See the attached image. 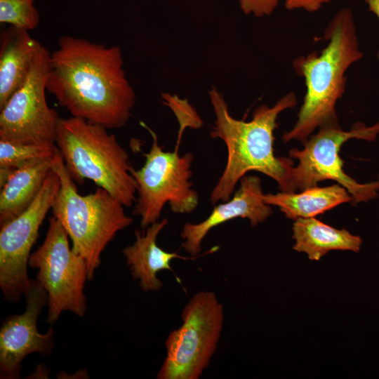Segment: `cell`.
<instances>
[{"label": "cell", "mask_w": 379, "mask_h": 379, "mask_svg": "<svg viewBox=\"0 0 379 379\" xmlns=\"http://www.w3.org/2000/svg\"><path fill=\"white\" fill-rule=\"evenodd\" d=\"M123 65L119 46L62 36L51 53L46 90L72 117L119 128L135 101Z\"/></svg>", "instance_id": "cell-1"}, {"label": "cell", "mask_w": 379, "mask_h": 379, "mask_svg": "<svg viewBox=\"0 0 379 379\" xmlns=\"http://www.w3.org/2000/svg\"><path fill=\"white\" fill-rule=\"evenodd\" d=\"M209 96L215 115L211 135L221 139L227 151L225 168L211 193V204L229 200L237 182L250 171H259L274 179L282 192H295L291 180L294 164L289 158L275 157L273 148L278 116L296 105L294 93L284 95L272 107L259 106L249 121L231 116L222 93L216 88H212Z\"/></svg>", "instance_id": "cell-2"}, {"label": "cell", "mask_w": 379, "mask_h": 379, "mask_svg": "<svg viewBox=\"0 0 379 379\" xmlns=\"http://www.w3.org/2000/svg\"><path fill=\"white\" fill-rule=\"evenodd\" d=\"M323 38L326 46L319 53L300 56L293 62L304 78L306 93L293 128L283 135L286 142H304L317 129L338 125L335 105L345 90L348 69L363 57L352 10L340 8L327 25Z\"/></svg>", "instance_id": "cell-3"}, {"label": "cell", "mask_w": 379, "mask_h": 379, "mask_svg": "<svg viewBox=\"0 0 379 379\" xmlns=\"http://www.w3.org/2000/svg\"><path fill=\"white\" fill-rule=\"evenodd\" d=\"M52 169L60 180L51 205L53 216L66 230L72 251L85 260L88 279L92 281L102 253L119 231L131 225L133 218L125 213L119 200L100 187L88 194H79L58 148Z\"/></svg>", "instance_id": "cell-4"}, {"label": "cell", "mask_w": 379, "mask_h": 379, "mask_svg": "<svg viewBox=\"0 0 379 379\" xmlns=\"http://www.w3.org/2000/svg\"><path fill=\"white\" fill-rule=\"evenodd\" d=\"M107 130L81 118H60L55 145L74 182L91 180L130 207L137 193L133 166L128 152Z\"/></svg>", "instance_id": "cell-5"}, {"label": "cell", "mask_w": 379, "mask_h": 379, "mask_svg": "<svg viewBox=\"0 0 379 379\" xmlns=\"http://www.w3.org/2000/svg\"><path fill=\"white\" fill-rule=\"evenodd\" d=\"M152 137V144L143 166L131 174L137 185L138 194L133 213L140 217V226L145 230L159 218L162 209L168 203L175 213H190L198 205V194L192 189L191 166L193 156L187 152L180 155L178 147L173 152L164 151L156 133L144 123Z\"/></svg>", "instance_id": "cell-6"}, {"label": "cell", "mask_w": 379, "mask_h": 379, "mask_svg": "<svg viewBox=\"0 0 379 379\" xmlns=\"http://www.w3.org/2000/svg\"><path fill=\"white\" fill-rule=\"evenodd\" d=\"M182 326L165 342L166 357L157 378L197 379L209 365L223 324V307L211 291L194 294L182 312Z\"/></svg>", "instance_id": "cell-7"}, {"label": "cell", "mask_w": 379, "mask_h": 379, "mask_svg": "<svg viewBox=\"0 0 379 379\" xmlns=\"http://www.w3.org/2000/svg\"><path fill=\"white\" fill-rule=\"evenodd\" d=\"M379 134V121L368 126L364 123L354 124L348 131L338 125L324 126L309 140L302 149H292L289 156L298 160L291 171L294 191L316 187L322 180H333L345 187L352 202L368 201L375 198L379 191L377 180L359 183L343 171V161L339 156L341 146L352 138L373 141Z\"/></svg>", "instance_id": "cell-8"}, {"label": "cell", "mask_w": 379, "mask_h": 379, "mask_svg": "<svg viewBox=\"0 0 379 379\" xmlns=\"http://www.w3.org/2000/svg\"><path fill=\"white\" fill-rule=\"evenodd\" d=\"M43 244L31 253L28 265L38 270L36 280L47 297V322L53 324L62 312L83 317L86 311L85 283L88 279L85 260L69 247L68 234L53 216Z\"/></svg>", "instance_id": "cell-9"}, {"label": "cell", "mask_w": 379, "mask_h": 379, "mask_svg": "<svg viewBox=\"0 0 379 379\" xmlns=\"http://www.w3.org/2000/svg\"><path fill=\"white\" fill-rule=\"evenodd\" d=\"M51 53L41 45L24 84L0 109V139L25 144H55L60 117L48 105Z\"/></svg>", "instance_id": "cell-10"}, {"label": "cell", "mask_w": 379, "mask_h": 379, "mask_svg": "<svg viewBox=\"0 0 379 379\" xmlns=\"http://www.w3.org/2000/svg\"><path fill=\"white\" fill-rule=\"evenodd\" d=\"M60 185L52 169L29 206L0 226V288L8 302L18 303L30 285L27 267L31 250Z\"/></svg>", "instance_id": "cell-11"}, {"label": "cell", "mask_w": 379, "mask_h": 379, "mask_svg": "<svg viewBox=\"0 0 379 379\" xmlns=\"http://www.w3.org/2000/svg\"><path fill=\"white\" fill-rule=\"evenodd\" d=\"M26 307L19 314L8 316L0 328V378H20L22 361L32 353L49 356L54 349V331L50 327L41 333L37 321L47 305L45 289L36 279H31L25 293Z\"/></svg>", "instance_id": "cell-12"}, {"label": "cell", "mask_w": 379, "mask_h": 379, "mask_svg": "<svg viewBox=\"0 0 379 379\" xmlns=\"http://www.w3.org/2000/svg\"><path fill=\"white\" fill-rule=\"evenodd\" d=\"M260 180L254 175L244 176L234 197L215 206L211 214L199 223H185L180 233L182 247L191 256H199L201 242L213 227L230 220L248 218L252 226L265 221L272 213L264 202Z\"/></svg>", "instance_id": "cell-13"}, {"label": "cell", "mask_w": 379, "mask_h": 379, "mask_svg": "<svg viewBox=\"0 0 379 379\" xmlns=\"http://www.w3.org/2000/svg\"><path fill=\"white\" fill-rule=\"evenodd\" d=\"M168 225V220H157L146 228L135 231V240L132 245L126 246L122 254L129 267L132 277L138 279L141 289L145 292L157 291L162 287L157 273L161 270L173 271L170 262L173 259L193 260L178 255L176 252H167L157 244L159 232Z\"/></svg>", "instance_id": "cell-14"}, {"label": "cell", "mask_w": 379, "mask_h": 379, "mask_svg": "<svg viewBox=\"0 0 379 379\" xmlns=\"http://www.w3.org/2000/svg\"><path fill=\"white\" fill-rule=\"evenodd\" d=\"M41 44L29 31L9 26L0 35V109L24 84Z\"/></svg>", "instance_id": "cell-15"}, {"label": "cell", "mask_w": 379, "mask_h": 379, "mask_svg": "<svg viewBox=\"0 0 379 379\" xmlns=\"http://www.w3.org/2000/svg\"><path fill=\"white\" fill-rule=\"evenodd\" d=\"M54 157L29 160L13 171L1 188L0 226L19 215L34 201L52 170Z\"/></svg>", "instance_id": "cell-16"}, {"label": "cell", "mask_w": 379, "mask_h": 379, "mask_svg": "<svg viewBox=\"0 0 379 379\" xmlns=\"http://www.w3.org/2000/svg\"><path fill=\"white\" fill-rule=\"evenodd\" d=\"M293 238L295 241L293 248L306 253L312 260H319L334 250L359 252L362 243L359 236L334 228L314 217L295 220Z\"/></svg>", "instance_id": "cell-17"}, {"label": "cell", "mask_w": 379, "mask_h": 379, "mask_svg": "<svg viewBox=\"0 0 379 379\" xmlns=\"http://www.w3.org/2000/svg\"><path fill=\"white\" fill-rule=\"evenodd\" d=\"M265 203L279 208L291 220L312 218L341 204L352 201L347 190L340 185L314 187L300 193L281 192L263 194Z\"/></svg>", "instance_id": "cell-18"}, {"label": "cell", "mask_w": 379, "mask_h": 379, "mask_svg": "<svg viewBox=\"0 0 379 379\" xmlns=\"http://www.w3.org/2000/svg\"><path fill=\"white\" fill-rule=\"evenodd\" d=\"M57 146L25 144L0 139V168L13 171L27 161L55 156Z\"/></svg>", "instance_id": "cell-19"}, {"label": "cell", "mask_w": 379, "mask_h": 379, "mask_svg": "<svg viewBox=\"0 0 379 379\" xmlns=\"http://www.w3.org/2000/svg\"><path fill=\"white\" fill-rule=\"evenodd\" d=\"M34 0H0V22L31 31L39 23Z\"/></svg>", "instance_id": "cell-20"}, {"label": "cell", "mask_w": 379, "mask_h": 379, "mask_svg": "<svg viewBox=\"0 0 379 379\" xmlns=\"http://www.w3.org/2000/svg\"><path fill=\"white\" fill-rule=\"evenodd\" d=\"M281 0H239V6L246 15L262 17L271 15Z\"/></svg>", "instance_id": "cell-21"}, {"label": "cell", "mask_w": 379, "mask_h": 379, "mask_svg": "<svg viewBox=\"0 0 379 379\" xmlns=\"http://www.w3.org/2000/svg\"><path fill=\"white\" fill-rule=\"evenodd\" d=\"M331 1V0H284V6L290 11L302 9L313 13L318 11L324 4Z\"/></svg>", "instance_id": "cell-22"}, {"label": "cell", "mask_w": 379, "mask_h": 379, "mask_svg": "<svg viewBox=\"0 0 379 379\" xmlns=\"http://www.w3.org/2000/svg\"><path fill=\"white\" fill-rule=\"evenodd\" d=\"M369 11L375 14L379 20V0H364ZM377 58L379 61V48L377 52Z\"/></svg>", "instance_id": "cell-23"}]
</instances>
